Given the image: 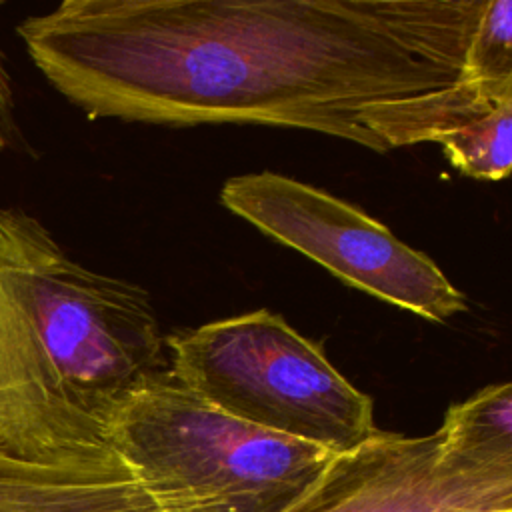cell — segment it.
I'll return each mask as SVG.
<instances>
[{"label":"cell","mask_w":512,"mask_h":512,"mask_svg":"<svg viewBox=\"0 0 512 512\" xmlns=\"http://www.w3.org/2000/svg\"><path fill=\"white\" fill-rule=\"evenodd\" d=\"M444 460L476 470L512 472V386L490 384L452 404L436 430Z\"/></svg>","instance_id":"obj_8"},{"label":"cell","mask_w":512,"mask_h":512,"mask_svg":"<svg viewBox=\"0 0 512 512\" xmlns=\"http://www.w3.org/2000/svg\"><path fill=\"white\" fill-rule=\"evenodd\" d=\"M164 348L182 386L258 428L332 454L378 432L372 398L330 364L318 342L266 308L174 330Z\"/></svg>","instance_id":"obj_4"},{"label":"cell","mask_w":512,"mask_h":512,"mask_svg":"<svg viewBox=\"0 0 512 512\" xmlns=\"http://www.w3.org/2000/svg\"><path fill=\"white\" fill-rule=\"evenodd\" d=\"M2 4V0H0ZM24 144L18 120H16V102L14 86L8 72L6 56L0 48V152L20 150Z\"/></svg>","instance_id":"obj_11"},{"label":"cell","mask_w":512,"mask_h":512,"mask_svg":"<svg viewBox=\"0 0 512 512\" xmlns=\"http://www.w3.org/2000/svg\"><path fill=\"white\" fill-rule=\"evenodd\" d=\"M108 444L142 480L202 512H280L334 456L220 410L170 370L118 402Z\"/></svg>","instance_id":"obj_3"},{"label":"cell","mask_w":512,"mask_h":512,"mask_svg":"<svg viewBox=\"0 0 512 512\" xmlns=\"http://www.w3.org/2000/svg\"><path fill=\"white\" fill-rule=\"evenodd\" d=\"M220 202L262 234L392 306L432 322L466 310L464 294L432 258L316 186L276 172H254L228 178Z\"/></svg>","instance_id":"obj_5"},{"label":"cell","mask_w":512,"mask_h":512,"mask_svg":"<svg viewBox=\"0 0 512 512\" xmlns=\"http://www.w3.org/2000/svg\"><path fill=\"white\" fill-rule=\"evenodd\" d=\"M0 512H202L156 490L112 446L38 456L0 450Z\"/></svg>","instance_id":"obj_7"},{"label":"cell","mask_w":512,"mask_h":512,"mask_svg":"<svg viewBox=\"0 0 512 512\" xmlns=\"http://www.w3.org/2000/svg\"><path fill=\"white\" fill-rule=\"evenodd\" d=\"M484 4L64 0L16 30L88 118L300 128L384 154L512 94L464 76Z\"/></svg>","instance_id":"obj_1"},{"label":"cell","mask_w":512,"mask_h":512,"mask_svg":"<svg viewBox=\"0 0 512 512\" xmlns=\"http://www.w3.org/2000/svg\"><path fill=\"white\" fill-rule=\"evenodd\" d=\"M280 512H512V472L444 460L436 432L378 430L334 454Z\"/></svg>","instance_id":"obj_6"},{"label":"cell","mask_w":512,"mask_h":512,"mask_svg":"<svg viewBox=\"0 0 512 512\" xmlns=\"http://www.w3.org/2000/svg\"><path fill=\"white\" fill-rule=\"evenodd\" d=\"M436 144L462 174L504 180L512 168V94L468 114L444 130Z\"/></svg>","instance_id":"obj_9"},{"label":"cell","mask_w":512,"mask_h":512,"mask_svg":"<svg viewBox=\"0 0 512 512\" xmlns=\"http://www.w3.org/2000/svg\"><path fill=\"white\" fill-rule=\"evenodd\" d=\"M166 368L142 286L84 268L40 220L0 208V450L110 446L118 402Z\"/></svg>","instance_id":"obj_2"},{"label":"cell","mask_w":512,"mask_h":512,"mask_svg":"<svg viewBox=\"0 0 512 512\" xmlns=\"http://www.w3.org/2000/svg\"><path fill=\"white\" fill-rule=\"evenodd\" d=\"M464 76L480 86H512V0H486L464 54Z\"/></svg>","instance_id":"obj_10"}]
</instances>
